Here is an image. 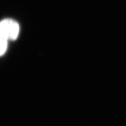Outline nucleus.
Instances as JSON below:
<instances>
[{
	"label": "nucleus",
	"instance_id": "nucleus-1",
	"mask_svg": "<svg viewBox=\"0 0 126 126\" xmlns=\"http://www.w3.org/2000/svg\"><path fill=\"white\" fill-rule=\"evenodd\" d=\"M19 27L17 22L7 18L0 22V36L7 41H14L19 34Z\"/></svg>",
	"mask_w": 126,
	"mask_h": 126
},
{
	"label": "nucleus",
	"instance_id": "nucleus-2",
	"mask_svg": "<svg viewBox=\"0 0 126 126\" xmlns=\"http://www.w3.org/2000/svg\"><path fill=\"white\" fill-rule=\"evenodd\" d=\"M8 41L0 36V56L5 54L7 48Z\"/></svg>",
	"mask_w": 126,
	"mask_h": 126
}]
</instances>
